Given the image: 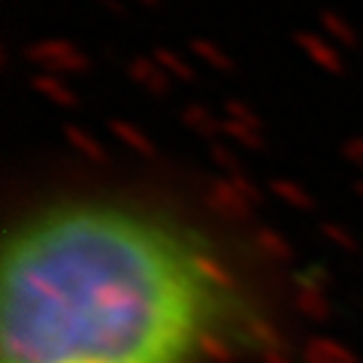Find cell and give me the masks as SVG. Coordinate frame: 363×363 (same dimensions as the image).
Returning <instances> with one entry per match:
<instances>
[{
  "label": "cell",
  "mask_w": 363,
  "mask_h": 363,
  "mask_svg": "<svg viewBox=\"0 0 363 363\" xmlns=\"http://www.w3.org/2000/svg\"><path fill=\"white\" fill-rule=\"evenodd\" d=\"M245 303L197 230L124 203H61L6 236L0 363H203Z\"/></svg>",
  "instance_id": "obj_1"
},
{
  "label": "cell",
  "mask_w": 363,
  "mask_h": 363,
  "mask_svg": "<svg viewBox=\"0 0 363 363\" xmlns=\"http://www.w3.org/2000/svg\"><path fill=\"white\" fill-rule=\"evenodd\" d=\"M28 61L43 67L45 73H85L91 58L70 40H40L28 45Z\"/></svg>",
  "instance_id": "obj_2"
},
{
  "label": "cell",
  "mask_w": 363,
  "mask_h": 363,
  "mask_svg": "<svg viewBox=\"0 0 363 363\" xmlns=\"http://www.w3.org/2000/svg\"><path fill=\"white\" fill-rule=\"evenodd\" d=\"M294 43L297 49H303L306 58H312L321 70L327 73H342L345 70V61H342V49L336 43H330L324 33H315V30H297L294 33Z\"/></svg>",
  "instance_id": "obj_3"
},
{
  "label": "cell",
  "mask_w": 363,
  "mask_h": 363,
  "mask_svg": "<svg viewBox=\"0 0 363 363\" xmlns=\"http://www.w3.org/2000/svg\"><path fill=\"white\" fill-rule=\"evenodd\" d=\"M318 25H321L324 37L330 40V43H336L339 49H357V45H360V33H357V28L351 25L345 16L333 13V9H324V13L318 16Z\"/></svg>",
  "instance_id": "obj_4"
},
{
  "label": "cell",
  "mask_w": 363,
  "mask_h": 363,
  "mask_svg": "<svg viewBox=\"0 0 363 363\" xmlns=\"http://www.w3.org/2000/svg\"><path fill=\"white\" fill-rule=\"evenodd\" d=\"M128 73H130L133 82L145 85L149 91H155V94H164L169 88V73L155 58H133L128 64Z\"/></svg>",
  "instance_id": "obj_5"
},
{
  "label": "cell",
  "mask_w": 363,
  "mask_h": 363,
  "mask_svg": "<svg viewBox=\"0 0 363 363\" xmlns=\"http://www.w3.org/2000/svg\"><path fill=\"white\" fill-rule=\"evenodd\" d=\"M188 49L194 52L203 64L215 67V70H221V73H230V70H233V58L227 55L224 45L212 43V40H206V37H194V40L188 43Z\"/></svg>",
  "instance_id": "obj_6"
},
{
  "label": "cell",
  "mask_w": 363,
  "mask_h": 363,
  "mask_svg": "<svg viewBox=\"0 0 363 363\" xmlns=\"http://www.w3.org/2000/svg\"><path fill=\"white\" fill-rule=\"evenodd\" d=\"M152 58H155L157 64H161V67H164V70H167L169 76H176V79H185V82H188V79H194V70H191V64H188L185 58H182L179 52L167 49V45H157Z\"/></svg>",
  "instance_id": "obj_7"
},
{
  "label": "cell",
  "mask_w": 363,
  "mask_h": 363,
  "mask_svg": "<svg viewBox=\"0 0 363 363\" xmlns=\"http://www.w3.org/2000/svg\"><path fill=\"white\" fill-rule=\"evenodd\" d=\"M33 88H37V91H43V94L45 97H52V100H61V104H70V91H67V85L61 82V79L58 76H55V73H37V76H33Z\"/></svg>",
  "instance_id": "obj_8"
},
{
  "label": "cell",
  "mask_w": 363,
  "mask_h": 363,
  "mask_svg": "<svg viewBox=\"0 0 363 363\" xmlns=\"http://www.w3.org/2000/svg\"><path fill=\"white\" fill-rule=\"evenodd\" d=\"M97 4L112 16H128V4H124V0H97Z\"/></svg>",
  "instance_id": "obj_9"
},
{
  "label": "cell",
  "mask_w": 363,
  "mask_h": 363,
  "mask_svg": "<svg viewBox=\"0 0 363 363\" xmlns=\"http://www.w3.org/2000/svg\"><path fill=\"white\" fill-rule=\"evenodd\" d=\"M133 4H140V6H149V9H157V6H161V0H133Z\"/></svg>",
  "instance_id": "obj_10"
}]
</instances>
